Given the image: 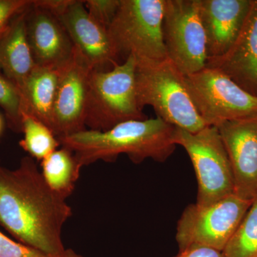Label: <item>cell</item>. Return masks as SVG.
Segmentation results:
<instances>
[{"instance_id": "1", "label": "cell", "mask_w": 257, "mask_h": 257, "mask_svg": "<svg viewBox=\"0 0 257 257\" xmlns=\"http://www.w3.org/2000/svg\"><path fill=\"white\" fill-rule=\"evenodd\" d=\"M72 214L66 199L49 187L32 157H23L15 170L0 167V224L20 243L63 256L62 229Z\"/></svg>"}, {"instance_id": "2", "label": "cell", "mask_w": 257, "mask_h": 257, "mask_svg": "<svg viewBox=\"0 0 257 257\" xmlns=\"http://www.w3.org/2000/svg\"><path fill=\"white\" fill-rule=\"evenodd\" d=\"M175 128L156 117L125 121L106 132L86 130L57 140L73 152L82 168L97 161L114 162L121 155H127L135 164L147 159L164 162L177 147Z\"/></svg>"}, {"instance_id": "3", "label": "cell", "mask_w": 257, "mask_h": 257, "mask_svg": "<svg viewBox=\"0 0 257 257\" xmlns=\"http://www.w3.org/2000/svg\"><path fill=\"white\" fill-rule=\"evenodd\" d=\"M135 86L142 110L152 106L157 117L189 133L205 127L189 96L184 74L168 58L137 60Z\"/></svg>"}, {"instance_id": "4", "label": "cell", "mask_w": 257, "mask_h": 257, "mask_svg": "<svg viewBox=\"0 0 257 257\" xmlns=\"http://www.w3.org/2000/svg\"><path fill=\"white\" fill-rule=\"evenodd\" d=\"M136 67V58L131 55L109 70L92 71L84 121L87 130L106 132L125 121L148 119L138 104Z\"/></svg>"}, {"instance_id": "5", "label": "cell", "mask_w": 257, "mask_h": 257, "mask_svg": "<svg viewBox=\"0 0 257 257\" xmlns=\"http://www.w3.org/2000/svg\"><path fill=\"white\" fill-rule=\"evenodd\" d=\"M165 0H120L108 28L119 59L137 60L167 58L162 35Z\"/></svg>"}, {"instance_id": "6", "label": "cell", "mask_w": 257, "mask_h": 257, "mask_svg": "<svg viewBox=\"0 0 257 257\" xmlns=\"http://www.w3.org/2000/svg\"><path fill=\"white\" fill-rule=\"evenodd\" d=\"M174 141L188 154L198 182L197 204L209 205L234 193V179L227 152L214 126L191 133L176 128Z\"/></svg>"}, {"instance_id": "7", "label": "cell", "mask_w": 257, "mask_h": 257, "mask_svg": "<svg viewBox=\"0 0 257 257\" xmlns=\"http://www.w3.org/2000/svg\"><path fill=\"white\" fill-rule=\"evenodd\" d=\"M252 202L234 193L209 205L190 204L177 223L179 250L203 246L222 251Z\"/></svg>"}, {"instance_id": "8", "label": "cell", "mask_w": 257, "mask_h": 257, "mask_svg": "<svg viewBox=\"0 0 257 257\" xmlns=\"http://www.w3.org/2000/svg\"><path fill=\"white\" fill-rule=\"evenodd\" d=\"M184 77L193 104L206 126H217L257 114V96L220 71L205 67Z\"/></svg>"}, {"instance_id": "9", "label": "cell", "mask_w": 257, "mask_h": 257, "mask_svg": "<svg viewBox=\"0 0 257 257\" xmlns=\"http://www.w3.org/2000/svg\"><path fill=\"white\" fill-rule=\"evenodd\" d=\"M162 35L167 57L184 76L206 67L207 37L199 0H165Z\"/></svg>"}, {"instance_id": "10", "label": "cell", "mask_w": 257, "mask_h": 257, "mask_svg": "<svg viewBox=\"0 0 257 257\" xmlns=\"http://www.w3.org/2000/svg\"><path fill=\"white\" fill-rule=\"evenodd\" d=\"M53 13L65 28L74 47L95 70H109L120 64L107 29L88 13L82 0H35Z\"/></svg>"}, {"instance_id": "11", "label": "cell", "mask_w": 257, "mask_h": 257, "mask_svg": "<svg viewBox=\"0 0 257 257\" xmlns=\"http://www.w3.org/2000/svg\"><path fill=\"white\" fill-rule=\"evenodd\" d=\"M59 70L53 110V133L57 138L87 130L84 124L86 106L89 80L94 69L74 47L72 58Z\"/></svg>"}, {"instance_id": "12", "label": "cell", "mask_w": 257, "mask_h": 257, "mask_svg": "<svg viewBox=\"0 0 257 257\" xmlns=\"http://www.w3.org/2000/svg\"><path fill=\"white\" fill-rule=\"evenodd\" d=\"M216 127L232 167L234 194L253 201L257 197V114Z\"/></svg>"}, {"instance_id": "13", "label": "cell", "mask_w": 257, "mask_h": 257, "mask_svg": "<svg viewBox=\"0 0 257 257\" xmlns=\"http://www.w3.org/2000/svg\"><path fill=\"white\" fill-rule=\"evenodd\" d=\"M26 32L37 66L60 69L72 58L74 45L57 17L33 0L26 15Z\"/></svg>"}, {"instance_id": "14", "label": "cell", "mask_w": 257, "mask_h": 257, "mask_svg": "<svg viewBox=\"0 0 257 257\" xmlns=\"http://www.w3.org/2000/svg\"><path fill=\"white\" fill-rule=\"evenodd\" d=\"M206 67L220 71L243 90L257 96V0H252L243 28L229 50L208 59Z\"/></svg>"}, {"instance_id": "15", "label": "cell", "mask_w": 257, "mask_h": 257, "mask_svg": "<svg viewBox=\"0 0 257 257\" xmlns=\"http://www.w3.org/2000/svg\"><path fill=\"white\" fill-rule=\"evenodd\" d=\"M252 0H199L208 59L224 55L243 28Z\"/></svg>"}, {"instance_id": "16", "label": "cell", "mask_w": 257, "mask_h": 257, "mask_svg": "<svg viewBox=\"0 0 257 257\" xmlns=\"http://www.w3.org/2000/svg\"><path fill=\"white\" fill-rule=\"evenodd\" d=\"M28 8L11 20L0 40V70L20 90L36 65L27 37Z\"/></svg>"}, {"instance_id": "17", "label": "cell", "mask_w": 257, "mask_h": 257, "mask_svg": "<svg viewBox=\"0 0 257 257\" xmlns=\"http://www.w3.org/2000/svg\"><path fill=\"white\" fill-rule=\"evenodd\" d=\"M59 74V69L35 65L20 90L23 96V113L41 121L52 132Z\"/></svg>"}, {"instance_id": "18", "label": "cell", "mask_w": 257, "mask_h": 257, "mask_svg": "<svg viewBox=\"0 0 257 257\" xmlns=\"http://www.w3.org/2000/svg\"><path fill=\"white\" fill-rule=\"evenodd\" d=\"M42 174L54 192L66 199L73 193L82 167L73 152L62 147L42 161Z\"/></svg>"}, {"instance_id": "19", "label": "cell", "mask_w": 257, "mask_h": 257, "mask_svg": "<svg viewBox=\"0 0 257 257\" xmlns=\"http://www.w3.org/2000/svg\"><path fill=\"white\" fill-rule=\"evenodd\" d=\"M22 126L24 138L20 145L32 158L42 162L60 146L53 132L33 116L23 113Z\"/></svg>"}, {"instance_id": "20", "label": "cell", "mask_w": 257, "mask_h": 257, "mask_svg": "<svg viewBox=\"0 0 257 257\" xmlns=\"http://www.w3.org/2000/svg\"><path fill=\"white\" fill-rule=\"evenodd\" d=\"M222 253L224 257H257V197Z\"/></svg>"}, {"instance_id": "21", "label": "cell", "mask_w": 257, "mask_h": 257, "mask_svg": "<svg viewBox=\"0 0 257 257\" xmlns=\"http://www.w3.org/2000/svg\"><path fill=\"white\" fill-rule=\"evenodd\" d=\"M0 106L5 111L10 127L18 133L23 131V96L19 88L1 73Z\"/></svg>"}, {"instance_id": "22", "label": "cell", "mask_w": 257, "mask_h": 257, "mask_svg": "<svg viewBox=\"0 0 257 257\" xmlns=\"http://www.w3.org/2000/svg\"><path fill=\"white\" fill-rule=\"evenodd\" d=\"M84 7L96 23L109 28L120 5V0H85Z\"/></svg>"}, {"instance_id": "23", "label": "cell", "mask_w": 257, "mask_h": 257, "mask_svg": "<svg viewBox=\"0 0 257 257\" xmlns=\"http://www.w3.org/2000/svg\"><path fill=\"white\" fill-rule=\"evenodd\" d=\"M0 257L57 256H50L24 243L16 242L0 231Z\"/></svg>"}, {"instance_id": "24", "label": "cell", "mask_w": 257, "mask_h": 257, "mask_svg": "<svg viewBox=\"0 0 257 257\" xmlns=\"http://www.w3.org/2000/svg\"><path fill=\"white\" fill-rule=\"evenodd\" d=\"M33 0H0V32L10 25V20L28 8Z\"/></svg>"}, {"instance_id": "25", "label": "cell", "mask_w": 257, "mask_h": 257, "mask_svg": "<svg viewBox=\"0 0 257 257\" xmlns=\"http://www.w3.org/2000/svg\"><path fill=\"white\" fill-rule=\"evenodd\" d=\"M173 257H224L222 251L203 246H191L179 250Z\"/></svg>"}, {"instance_id": "26", "label": "cell", "mask_w": 257, "mask_h": 257, "mask_svg": "<svg viewBox=\"0 0 257 257\" xmlns=\"http://www.w3.org/2000/svg\"><path fill=\"white\" fill-rule=\"evenodd\" d=\"M64 257H84L82 255H79L78 253L74 251L72 249H66L65 253H64Z\"/></svg>"}, {"instance_id": "27", "label": "cell", "mask_w": 257, "mask_h": 257, "mask_svg": "<svg viewBox=\"0 0 257 257\" xmlns=\"http://www.w3.org/2000/svg\"><path fill=\"white\" fill-rule=\"evenodd\" d=\"M3 119H2L1 116H0V134H1L2 131H3Z\"/></svg>"}, {"instance_id": "28", "label": "cell", "mask_w": 257, "mask_h": 257, "mask_svg": "<svg viewBox=\"0 0 257 257\" xmlns=\"http://www.w3.org/2000/svg\"><path fill=\"white\" fill-rule=\"evenodd\" d=\"M7 28L5 29V30H3V31L0 32V40H1L2 37H3V34L5 33V30H7Z\"/></svg>"}]
</instances>
